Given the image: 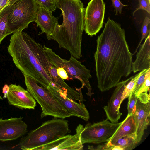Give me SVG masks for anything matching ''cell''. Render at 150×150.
<instances>
[{
    "instance_id": "cell-31",
    "label": "cell",
    "mask_w": 150,
    "mask_h": 150,
    "mask_svg": "<svg viewBox=\"0 0 150 150\" xmlns=\"http://www.w3.org/2000/svg\"><path fill=\"white\" fill-rule=\"evenodd\" d=\"M19 0H0V11L6 7L12 5Z\"/></svg>"
},
{
    "instance_id": "cell-10",
    "label": "cell",
    "mask_w": 150,
    "mask_h": 150,
    "mask_svg": "<svg viewBox=\"0 0 150 150\" xmlns=\"http://www.w3.org/2000/svg\"><path fill=\"white\" fill-rule=\"evenodd\" d=\"M105 5L103 0H91L85 8L84 30L88 35H96L103 27Z\"/></svg>"
},
{
    "instance_id": "cell-18",
    "label": "cell",
    "mask_w": 150,
    "mask_h": 150,
    "mask_svg": "<svg viewBox=\"0 0 150 150\" xmlns=\"http://www.w3.org/2000/svg\"><path fill=\"white\" fill-rule=\"evenodd\" d=\"M150 37L149 33L144 43L141 45L139 51L137 54L136 59L133 62L132 71L134 73L150 68Z\"/></svg>"
},
{
    "instance_id": "cell-33",
    "label": "cell",
    "mask_w": 150,
    "mask_h": 150,
    "mask_svg": "<svg viewBox=\"0 0 150 150\" xmlns=\"http://www.w3.org/2000/svg\"><path fill=\"white\" fill-rule=\"evenodd\" d=\"M9 90V86L8 85L5 84L2 88V92L3 93L4 96L3 98H7V95Z\"/></svg>"
},
{
    "instance_id": "cell-26",
    "label": "cell",
    "mask_w": 150,
    "mask_h": 150,
    "mask_svg": "<svg viewBox=\"0 0 150 150\" xmlns=\"http://www.w3.org/2000/svg\"><path fill=\"white\" fill-rule=\"evenodd\" d=\"M148 69H144L141 71V74L137 81L132 94H135L144 82L146 79V73Z\"/></svg>"
},
{
    "instance_id": "cell-24",
    "label": "cell",
    "mask_w": 150,
    "mask_h": 150,
    "mask_svg": "<svg viewBox=\"0 0 150 150\" xmlns=\"http://www.w3.org/2000/svg\"><path fill=\"white\" fill-rule=\"evenodd\" d=\"M39 7L48 10L50 11L54 12L56 7L54 3L51 0H35Z\"/></svg>"
},
{
    "instance_id": "cell-9",
    "label": "cell",
    "mask_w": 150,
    "mask_h": 150,
    "mask_svg": "<svg viewBox=\"0 0 150 150\" xmlns=\"http://www.w3.org/2000/svg\"><path fill=\"white\" fill-rule=\"evenodd\" d=\"M121 122L112 123L106 119L99 122L92 124L88 123L81 133V142L83 144L86 143L99 144L107 142Z\"/></svg>"
},
{
    "instance_id": "cell-12",
    "label": "cell",
    "mask_w": 150,
    "mask_h": 150,
    "mask_svg": "<svg viewBox=\"0 0 150 150\" xmlns=\"http://www.w3.org/2000/svg\"><path fill=\"white\" fill-rule=\"evenodd\" d=\"M23 119L21 117L0 118V141L15 140L25 135L28 132V126Z\"/></svg>"
},
{
    "instance_id": "cell-13",
    "label": "cell",
    "mask_w": 150,
    "mask_h": 150,
    "mask_svg": "<svg viewBox=\"0 0 150 150\" xmlns=\"http://www.w3.org/2000/svg\"><path fill=\"white\" fill-rule=\"evenodd\" d=\"M70 116H75L86 121L88 120L89 113L83 103H78L67 97L57 88L50 85L47 88Z\"/></svg>"
},
{
    "instance_id": "cell-23",
    "label": "cell",
    "mask_w": 150,
    "mask_h": 150,
    "mask_svg": "<svg viewBox=\"0 0 150 150\" xmlns=\"http://www.w3.org/2000/svg\"><path fill=\"white\" fill-rule=\"evenodd\" d=\"M150 23V19L148 17L146 16L145 17L142 25L141 29V32L142 33V37L141 40L139 43V44L134 52L133 54H134L137 52L138 48L141 45L142 41L144 38H146L148 35L150 33V29L149 24Z\"/></svg>"
},
{
    "instance_id": "cell-27",
    "label": "cell",
    "mask_w": 150,
    "mask_h": 150,
    "mask_svg": "<svg viewBox=\"0 0 150 150\" xmlns=\"http://www.w3.org/2000/svg\"><path fill=\"white\" fill-rule=\"evenodd\" d=\"M137 99V96L134 94L130 95L128 98V101L127 105L128 115H130L133 113Z\"/></svg>"
},
{
    "instance_id": "cell-19",
    "label": "cell",
    "mask_w": 150,
    "mask_h": 150,
    "mask_svg": "<svg viewBox=\"0 0 150 150\" xmlns=\"http://www.w3.org/2000/svg\"><path fill=\"white\" fill-rule=\"evenodd\" d=\"M112 136L106 143L112 145L119 139L124 136L135 133L136 127L133 113L127 115Z\"/></svg>"
},
{
    "instance_id": "cell-25",
    "label": "cell",
    "mask_w": 150,
    "mask_h": 150,
    "mask_svg": "<svg viewBox=\"0 0 150 150\" xmlns=\"http://www.w3.org/2000/svg\"><path fill=\"white\" fill-rule=\"evenodd\" d=\"M150 69L149 68L146 74L145 80L138 91L135 94L137 96L140 93L143 92H147L149 91L150 85Z\"/></svg>"
},
{
    "instance_id": "cell-4",
    "label": "cell",
    "mask_w": 150,
    "mask_h": 150,
    "mask_svg": "<svg viewBox=\"0 0 150 150\" xmlns=\"http://www.w3.org/2000/svg\"><path fill=\"white\" fill-rule=\"evenodd\" d=\"M71 132L68 121L64 119L54 117L43 123L21 138L18 145L23 150H34Z\"/></svg>"
},
{
    "instance_id": "cell-35",
    "label": "cell",
    "mask_w": 150,
    "mask_h": 150,
    "mask_svg": "<svg viewBox=\"0 0 150 150\" xmlns=\"http://www.w3.org/2000/svg\"><path fill=\"white\" fill-rule=\"evenodd\" d=\"M52 1H53L54 3L56 0H51Z\"/></svg>"
},
{
    "instance_id": "cell-5",
    "label": "cell",
    "mask_w": 150,
    "mask_h": 150,
    "mask_svg": "<svg viewBox=\"0 0 150 150\" xmlns=\"http://www.w3.org/2000/svg\"><path fill=\"white\" fill-rule=\"evenodd\" d=\"M24 76L27 90L41 107V118L47 116L63 119L70 117L47 88L40 86L29 76Z\"/></svg>"
},
{
    "instance_id": "cell-17",
    "label": "cell",
    "mask_w": 150,
    "mask_h": 150,
    "mask_svg": "<svg viewBox=\"0 0 150 150\" xmlns=\"http://www.w3.org/2000/svg\"><path fill=\"white\" fill-rule=\"evenodd\" d=\"M35 22L41 30L40 34L45 33L46 35L52 34L56 25L59 24L57 18L53 16L52 12L39 7Z\"/></svg>"
},
{
    "instance_id": "cell-30",
    "label": "cell",
    "mask_w": 150,
    "mask_h": 150,
    "mask_svg": "<svg viewBox=\"0 0 150 150\" xmlns=\"http://www.w3.org/2000/svg\"><path fill=\"white\" fill-rule=\"evenodd\" d=\"M137 96L139 100L143 104H146L150 101V94L147 92L141 93Z\"/></svg>"
},
{
    "instance_id": "cell-20",
    "label": "cell",
    "mask_w": 150,
    "mask_h": 150,
    "mask_svg": "<svg viewBox=\"0 0 150 150\" xmlns=\"http://www.w3.org/2000/svg\"><path fill=\"white\" fill-rule=\"evenodd\" d=\"M13 5L6 7L0 11V44L6 36L10 35L8 27V19Z\"/></svg>"
},
{
    "instance_id": "cell-15",
    "label": "cell",
    "mask_w": 150,
    "mask_h": 150,
    "mask_svg": "<svg viewBox=\"0 0 150 150\" xmlns=\"http://www.w3.org/2000/svg\"><path fill=\"white\" fill-rule=\"evenodd\" d=\"M133 76L119 82L117 84L107 105L103 107L106 113L107 119L112 123H118V120L122 114L120 111L122 93L126 85Z\"/></svg>"
},
{
    "instance_id": "cell-3",
    "label": "cell",
    "mask_w": 150,
    "mask_h": 150,
    "mask_svg": "<svg viewBox=\"0 0 150 150\" xmlns=\"http://www.w3.org/2000/svg\"><path fill=\"white\" fill-rule=\"evenodd\" d=\"M32 37L22 31L13 33L8 51L16 67L23 75L29 76L40 86L47 88L52 80L38 61L33 51Z\"/></svg>"
},
{
    "instance_id": "cell-11",
    "label": "cell",
    "mask_w": 150,
    "mask_h": 150,
    "mask_svg": "<svg viewBox=\"0 0 150 150\" xmlns=\"http://www.w3.org/2000/svg\"><path fill=\"white\" fill-rule=\"evenodd\" d=\"M84 127L82 125L80 124L76 129L75 134L65 135L51 142L37 147L34 150H83V146L81 140L80 135Z\"/></svg>"
},
{
    "instance_id": "cell-21",
    "label": "cell",
    "mask_w": 150,
    "mask_h": 150,
    "mask_svg": "<svg viewBox=\"0 0 150 150\" xmlns=\"http://www.w3.org/2000/svg\"><path fill=\"white\" fill-rule=\"evenodd\" d=\"M136 139L135 133H133L119 139L111 145L120 147L122 150H131L137 144Z\"/></svg>"
},
{
    "instance_id": "cell-28",
    "label": "cell",
    "mask_w": 150,
    "mask_h": 150,
    "mask_svg": "<svg viewBox=\"0 0 150 150\" xmlns=\"http://www.w3.org/2000/svg\"><path fill=\"white\" fill-rule=\"evenodd\" d=\"M139 6L133 12V15L137 10H144L150 14V1L149 0H138Z\"/></svg>"
},
{
    "instance_id": "cell-29",
    "label": "cell",
    "mask_w": 150,
    "mask_h": 150,
    "mask_svg": "<svg viewBox=\"0 0 150 150\" xmlns=\"http://www.w3.org/2000/svg\"><path fill=\"white\" fill-rule=\"evenodd\" d=\"M112 3V6L114 8L115 12V15L118 14V12L121 14L123 8L127 5L123 4L120 0H111Z\"/></svg>"
},
{
    "instance_id": "cell-2",
    "label": "cell",
    "mask_w": 150,
    "mask_h": 150,
    "mask_svg": "<svg viewBox=\"0 0 150 150\" xmlns=\"http://www.w3.org/2000/svg\"><path fill=\"white\" fill-rule=\"evenodd\" d=\"M54 4L62 11L63 21L61 25H56L52 34L46 35L47 38L56 41L59 48L67 50L76 59H80L84 29L83 4L81 0H56Z\"/></svg>"
},
{
    "instance_id": "cell-22",
    "label": "cell",
    "mask_w": 150,
    "mask_h": 150,
    "mask_svg": "<svg viewBox=\"0 0 150 150\" xmlns=\"http://www.w3.org/2000/svg\"><path fill=\"white\" fill-rule=\"evenodd\" d=\"M141 73L140 72L134 76L129 81L126 85L122 96L121 103L132 94L137 81Z\"/></svg>"
},
{
    "instance_id": "cell-1",
    "label": "cell",
    "mask_w": 150,
    "mask_h": 150,
    "mask_svg": "<svg viewBox=\"0 0 150 150\" xmlns=\"http://www.w3.org/2000/svg\"><path fill=\"white\" fill-rule=\"evenodd\" d=\"M125 31L109 18L97 40L94 55L98 87L102 92L115 87L122 76L132 71L133 54L129 51Z\"/></svg>"
},
{
    "instance_id": "cell-14",
    "label": "cell",
    "mask_w": 150,
    "mask_h": 150,
    "mask_svg": "<svg viewBox=\"0 0 150 150\" xmlns=\"http://www.w3.org/2000/svg\"><path fill=\"white\" fill-rule=\"evenodd\" d=\"M7 99L10 105L21 109H35L36 102L30 93L19 85L11 84Z\"/></svg>"
},
{
    "instance_id": "cell-34",
    "label": "cell",
    "mask_w": 150,
    "mask_h": 150,
    "mask_svg": "<svg viewBox=\"0 0 150 150\" xmlns=\"http://www.w3.org/2000/svg\"><path fill=\"white\" fill-rule=\"evenodd\" d=\"M3 98L1 97V96H0V99L2 100Z\"/></svg>"
},
{
    "instance_id": "cell-6",
    "label": "cell",
    "mask_w": 150,
    "mask_h": 150,
    "mask_svg": "<svg viewBox=\"0 0 150 150\" xmlns=\"http://www.w3.org/2000/svg\"><path fill=\"white\" fill-rule=\"evenodd\" d=\"M31 42L33 51L38 61L52 80L50 85L73 100L78 101L80 103H83L85 101L82 94L81 88L75 89L68 85L64 80L58 75L56 69L46 54L42 45L36 42L32 37Z\"/></svg>"
},
{
    "instance_id": "cell-16",
    "label": "cell",
    "mask_w": 150,
    "mask_h": 150,
    "mask_svg": "<svg viewBox=\"0 0 150 150\" xmlns=\"http://www.w3.org/2000/svg\"><path fill=\"white\" fill-rule=\"evenodd\" d=\"M133 113L136 127V139L138 144L142 140L145 130L150 124V101L143 104L138 99Z\"/></svg>"
},
{
    "instance_id": "cell-32",
    "label": "cell",
    "mask_w": 150,
    "mask_h": 150,
    "mask_svg": "<svg viewBox=\"0 0 150 150\" xmlns=\"http://www.w3.org/2000/svg\"><path fill=\"white\" fill-rule=\"evenodd\" d=\"M88 149L90 150H109V147L106 143L96 146H88Z\"/></svg>"
},
{
    "instance_id": "cell-8",
    "label": "cell",
    "mask_w": 150,
    "mask_h": 150,
    "mask_svg": "<svg viewBox=\"0 0 150 150\" xmlns=\"http://www.w3.org/2000/svg\"><path fill=\"white\" fill-rule=\"evenodd\" d=\"M38 8L35 0H19L15 3L8 16L9 34L22 31L35 22Z\"/></svg>"
},
{
    "instance_id": "cell-7",
    "label": "cell",
    "mask_w": 150,
    "mask_h": 150,
    "mask_svg": "<svg viewBox=\"0 0 150 150\" xmlns=\"http://www.w3.org/2000/svg\"><path fill=\"white\" fill-rule=\"evenodd\" d=\"M43 48L50 61L56 69L63 68L67 73L69 79L79 80L81 83V88H86L88 96L91 97L93 94L89 80L92 77L90 71L81 64L80 61L71 55L68 60L63 59L56 54L52 49L45 45H44Z\"/></svg>"
}]
</instances>
